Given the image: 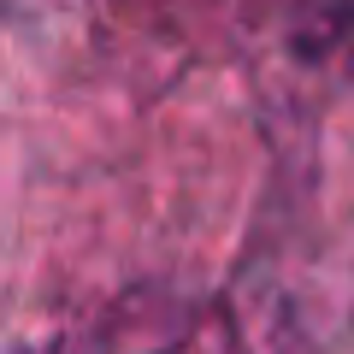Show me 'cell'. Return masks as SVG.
<instances>
[{
    "label": "cell",
    "instance_id": "cell-1",
    "mask_svg": "<svg viewBox=\"0 0 354 354\" xmlns=\"http://www.w3.org/2000/svg\"><path fill=\"white\" fill-rule=\"evenodd\" d=\"M171 348H177V307L153 313L142 301H118L59 354H171Z\"/></svg>",
    "mask_w": 354,
    "mask_h": 354
}]
</instances>
